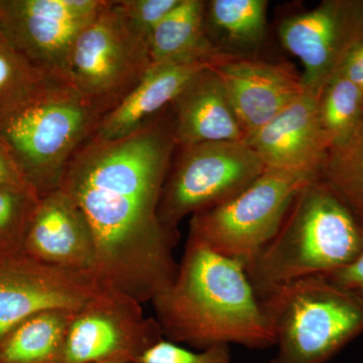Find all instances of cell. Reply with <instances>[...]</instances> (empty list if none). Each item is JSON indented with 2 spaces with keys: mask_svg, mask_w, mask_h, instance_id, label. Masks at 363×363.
Masks as SVG:
<instances>
[{
  "mask_svg": "<svg viewBox=\"0 0 363 363\" xmlns=\"http://www.w3.org/2000/svg\"><path fill=\"white\" fill-rule=\"evenodd\" d=\"M177 143L171 109L135 133L88 140L69 162L60 188L82 210L94 235L93 274L102 286L140 304L168 288L178 272L180 234L159 216Z\"/></svg>",
  "mask_w": 363,
  "mask_h": 363,
  "instance_id": "obj_1",
  "label": "cell"
},
{
  "mask_svg": "<svg viewBox=\"0 0 363 363\" xmlns=\"http://www.w3.org/2000/svg\"><path fill=\"white\" fill-rule=\"evenodd\" d=\"M164 338L197 350H266L274 334L247 269L188 238L173 283L150 301Z\"/></svg>",
  "mask_w": 363,
  "mask_h": 363,
  "instance_id": "obj_2",
  "label": "cell"
},
{
  "mask_svg": "<svg viewBox=\"0 0 363 363\" xmlns=\"http://www.w3.org/2000/svg\"><path fill=\"white\" fill-rule=\"evenodd\" d=\"M363 247V227L325 182L306 186L278 233L247 269L257 297L281 285L326 277L350 264Z\"/></svg>",
  "mask_w": 363,
  "mask_h": 363,
  "instance_id": "obj_3",
  "label": "cell"
},
{
  "mask_svg": "<svg viewBox=\"0 0 363 363\" xmlns=\"http://www.w3.org/2000/svg\"><path fill=\"white\" fill-rule=\"evenodd\" d=\"M102 116L66 81L52 79L0 119V140L40 197L57 190L69 162L94 135Z\"/></svg>",
  "mask_w": 363,
  "mask_h": 363,
  "instance_id": "obj_4",
  "label": "cell"
},
{
  "mask_svg": "<svg viewBox=\"0 0 363 363\" xmlns=\"http://www.w3.org/2000/svg\"><path fill=\"white\" fill-rule=\"evenodd\" d=\"M274 334L269 363H326L363 333V301L324 277L290 281L260 298Z\"/></svg>",
  "mask_w": 363,
  "mask_h": 363,
  "instance_id": "obj_5",
  "label": "cell"
},
{
  "mask_svg": "<svg viewBox=\"0 0 363 363\" xmlns=\"http://www.w3.org/2000/svg\"><path fill=\"white\" fill-rule=\"evenodd\" d=\"M320 174L267 169L225 203L191 216L189 238L250 269L278 233L298 193Z\"/></svg>",
  "mask_w": 363,
  "mask_h": 363,
  "instance_id": "obj_6",
  "label": "cell"
},
{
  "mask_svg": "<svg viewBox=\"0 0 363 363\" xmlns=\"http://www.w3.org/2000/svg\"><path fill=\"white\" fill-rule=\"evenodd\" d=\"M149 45L109 1L79 35L66 81L101 116L128 96L152 66Z\"/></svg>",
  "mask_w": 363,
  "mask_h": 363,
  "instance_id": "obj_7",
  "label": "cell"
},
{
  "mask_svg": "<svg viewBox=\"0 0 363 363\" xmlns=\"http://www.w3.org/2000/svg\"><path fill=\"white\" fill-rule=\"evenodd\" d=\"M162 187L159 216L179 233L185 217L229 201L267 171L259 155L243 142L198 143L178 147Z\"/></svg>",
  "mask_w": 363,
  "mask_h": 363,
  "instance_id": "obj_8",
  "label": "cell"
},
{
  "mask_svg": "<svg viewBox=\"0 0 363 363\" xmlns=\"http://www.w3.org/2000/svg\"><path fill=\"white\" fill-rule=\"evenodd\" d=\"M108 2L0 0V33L33 68L66 81L76 40Z\"/></svg>",
  "mask_w": 363,
  "mask_h": 363,
  "instance_id": "obj_9",
  "label": "cell"
},
{
  "mask_svg": "<svg viewBox=\"0 0 363 363\" xmlns=\"http://www.w3.org/2000/svg\"><path fill=\"white\" fill-rule=\"evenodd\" d=\"M162 338L156 318L145 317L140 303L104 286L74 312L61 363L133 362Z\"/></svg>",
  "mask_w": 363,
  "mask_h": 363,
  "instance_id": "obj_10",
  "label": "cell"
},
{
  "mask_svg": "<svg viewBox=\"0 0 363 363\" xmlns=\"http://www.w3.org/2000/svg\"><path fill=\"white\" fill-rule=\"evenodd\" d=\"M102 288L92 272L51 266L23 253L0 259V342L33 315L78 311Z\"/></svg>",
  "mask_w": 363,
  "mask_h": 363,
  "instance_id": "obj_11",
  "label": "cell"
},
{
  "mask_svg": "<svg viewBox=\"0 0 363 363\" xmlns=\"http://www.w3.org/2000/svg\"><path fill=\"white\" fill-rule=\"evenodd\" d=\"M279 37L304 67L301 76L306 92L318 97L363 38V1L325 0L281 21Z\"/></svg>",
  "mask_w": 363,
  "mask_h": 363,
  "instance_id": "obj_12",
  "label": "cell"
},
{
  "mask_svg": "<svg viewBox=\"0 0 363 363\" xmlns=\"http://www.w3.org/2000/svg\"><path fill=\"white\" fill-rule=\"evenodd\" d=\"M21 253L51 266L93 272L96 247L92 229L81 208L61 188L40 197Z\"/></svg>",
  "mask_w": 363,
  "mask_h": 363,
  "instance_id": "obj_13",
  "label": "cell"
},
{
  "mask_svg": "<svg viewBox=\"0 0 363 363\" xmlns=\"http://www.w3.org/2000/svg\"><path fill=\"white\" fill-rule=\"evenodd\" d=\"M213 68L225 86L245 140L305 92L302 76L284 64L235 56Z\"/></svg>",
  "mask_w": 363,
  "mask_h": 363,
  "instance_id": "obj_14",
  "label": "cell"
},
{
  "mask_svg": "<svg viewBox=\"0 0 363 363\" xmlns=\"http://www.w3.org/2000/svg\"><path fill=\"white\" fill-rule=\"evenodd\" d=\"M243 142L259 155L267 169L321 174L330 150L318 116V97L306 91Z\"/></svg>",
  "mask_w": 363,
  "mask_h": 363,
  "instance_id": "obj_15",
  "label": "cell"
},
{
  "mask_svg": "<svg viewBox=\"0 0 363 363\" xmlns=\"http://www.w3.org/2000/svg\"><path fill=\"white\" fill-rule=\"evenodd\" d=\"M169 109L178 147L245 140L225 86L213 67L193 76L172 101Z\"/></svg>",
  "mask_w": 363,
  "mask_h": 363,
  "instance_id": "obj_16",
  "label": "cell"
},
{
  "mask_svg": "<svg viewBox=\"0 0 363 363\" xmlns=\"http://www.w3.org/2000/svg\"><path fill=\"white\" fill-rule=\"evenodd\" d=\"M208 64H152L142 81L105 114L91 140H114L135 133L169 108L186 83Z\"/></svg>",
  "mask_w": 363,
  "mask_h": 363,
  "instance_id": "obj_17",
  "label": "cell"
},
{
  "mask_svg": "<svg viewBox=\"0 0 363 363\" xmlns=\"http://www.w3.org/2000/svg\"><path fill=\"white\" fill-rule=\"evenodd\" d=\"M206 1L181 0L150 35L147 45L152 64H208L217 66L230 55L210 40L205 23Z\"/></svg>",
  "mask_w": 363,
  "mask_h": 363,
  "instance_id": "obj_18",
  "label": "cell"
},
{
  "mask_svg": "<svg viewBox=\"0 0 363 363\" xmlns=\"http://www.w3.org/2000/svg\"><path fill=\"white\" fill-rule=\"evenodd\" d=\"M266 0L206 1L205 23L210 40L230 56L262 44L267 30Z\"/></svg>",
  "mask_w": 363,
  "mask_h": 363,
  "instance_id": "obj_19",
  "label": "cell"
},
{
  "mask_svg": "<svg viewBox=\"0 0 363 363\" xmlns=\"http://www.w3.org/2000/svg\"><path fill=\"white\" fill-rule=\"evenodd\" d=\"M73 314L51 310L26 319L0 342V363H61Z\"/></svg>",
  "mask_w": 363,
  "mask_h": 363,
  "instance_id": "obj_20",
  "label": "cell"
},
{
  "mask_svg": "<svg viewBox=\"0 0 363 363\" xmlns=\"http://www.w3.org/2000/svg\"><path fill=\"white\" fill-rule=\"evenodd\" d=\"M320 180L346 203L363 227V116L350 138L329 150Z\"/></svg>",
  "mask_w": 363,
  "mask_h": 363,
  "instance_id": "obj_21",
  "label": "cell"
},
{
  "mask_svg": "<svg viewBox=\"0 0 363 363\" xmlns=\"http://www.w3.org/2000/svg\"><path fill=\"white\" fill-rule=\"evenodd\" d=\"M318 116L330 150L345 142L363 116V92L335 74L318 96Z\"/></svg>",
  "mask_w": 363,
  "mask_h": 363,
  "instance_id": "obj_22",
  "label": "cell"
},
{
  "mask_svg": "<svg viewBox=\"0 0 363 363\" xmlns=\"http://www.w3.org/2000/svg\"><path fill=\"white\" fill-rule=\"evenodd\" d=\"M52 79L57 78L33 68L0 33V119L25 104Z\"/></svg>",
  "mask_w": 363,
  "mask_h": 363,
  "instance_id": "obj_23",
  "label": "cell"
},
{
  "mask_svg": "<svg viewBox=\"0 0 363 363\" xmlns=\"http://www.w3.org/2000/svg\"><path fill=\"white\" fill-rule=\"evenodd\" d=\"M40 196L28 185L0 186V259L21 253Z\"/></svg>",
  "mask_w": 363,
  "mask_h": 363,
  "instance_id": "obj_24",
  "label": "cell"
},
{
  "mask_svg": "<svg viewBox=\"0 0 363 363\" xmlns=\"http://www.w3.org/2000/svg\"><path fill=\"white\" fill-rule=\"evenodd\" d=\"M131 363H231L230 346L194 351L162 338Z\"/></svg>",
  "mask_w": 363,
  "mask_h": 363,
  "instance_id": "obj_25",
  "label": "cell"
},
{
  "mask_svg": "<svg viewBox=\"0 0 363 363\" xmlns=\"http://www.w3.org/2000/svg\"><path fill=\"white\" fill-rule=\"evenodd\" d=\"M180 2L181 0H121L116 4L131 30L147 43L155 28Z\"/></svg>",
  "mask_w": 363,
  "mask_h": 363,
  "instance_id": "obj_26",
  "label": "cell"
},
{
  "mask_svg": "<svg viewBox=\"0 0 363 363\" xmlns=\"http://www.w3.org/2000/svg\"><path fill=\"white\" fill-rule=\"evenodd\" d=\"M324 278L346 290L357 291L363 289V247L350 264Z\"/></svg>",
  "mask_w": 363,
  "mask_h": 363,
  "instance_id": "obj_27",
  "label": "cell"
},
{
  "mask_svg": "<svg viewBox=\"0 0 363 363\" xmlns=\"http://www.w3.org/2000/svg\"><path fill=\"white\" fill-rule=\"evenodd\" d=\"M336 74L348 79L363 92V38L353 45Z\"/></svg>",
  "mask_w": 363,
  "mask_h": 363,
  "instance_id": "obj_28",
  "label": "cell"
},
{
  "mask_svg": "<svg viewBox=\"0 0 363 363\" xmlns=\"http://www.w3.org/2000/svg\"><path fill=\"white\" fill-rule=\"evenodd\" d=\"M21 185H28V184L23 180L11 152L0 140V186Z\"/></svg>",
  "mask_w": 363,
  "mask_h": 363,
  "instance_id": "obj_29",
  "label": "cell"
},
{
  "mask_svg": "<svg viewBox=\"0 0 363 363\" xmlns=\"http://www.w3.org/2000/svg\"><path fill=\"white\" fill-rule=\"evenodd\" d=\"M99 363H131L130 360L125 359H117V360H111V362H99Z\"/></svg>",
  "mask_w": 363,
  "mask_h": 363,
  "instance_id": "obj_30",
  "label": "cell"
},
{
  "mask_svg": "<svg viewBox=\"0 0 363 363\" xmlns=\"http://www.w3.org/2000/svg\"><path fill=\"white\" fill-rule=\"evenodd\" d=\"M353 292L357 293L358 297L362 298V300L363 301V289H360V290L353 291Z\"/></svg>",
  "mask_w": 363,
  "mask_h": 363,
  "instance_id": "obj_31",
  "label": "cell"
}]
</instances>
